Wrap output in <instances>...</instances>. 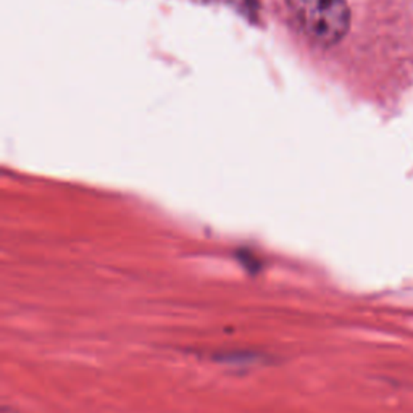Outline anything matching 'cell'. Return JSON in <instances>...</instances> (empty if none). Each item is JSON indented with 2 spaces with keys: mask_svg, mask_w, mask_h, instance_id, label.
Segmentation results:
<instances>
[{
  "mask_svg": "<svg viewBox=\"0 0 413 413\" xmlns=\"http://www.w3.org/2000/svg\"><path fill=\"white\" fill-rule=\"evenodd\" d=\"M291 16L305 37L321 47L341 42L350 28L346 0H286Z\"/></svg>",
  "mask_w": 413,
  "mask_h": 413,
  "instance_id": "cell-1",
  "label": "cell"
},
{
  "mask_svg": "<svg viewBox=\"0 0 413 413\" xmlns=\"http://www.w3.org/2000/svg\"><path fill=\"white\" fill-rule=\"evenodd\" d=\"M203 2H213V0H203ZM215 2H222V4H228L231 7H242V8H247L249 4L252 2V0H215Z\"/></svg>",
  "mask_w": 413,
  "mask_h": 413,
  "instance_id": "cell-2",
  "label": "cell"
}]
</instances>
